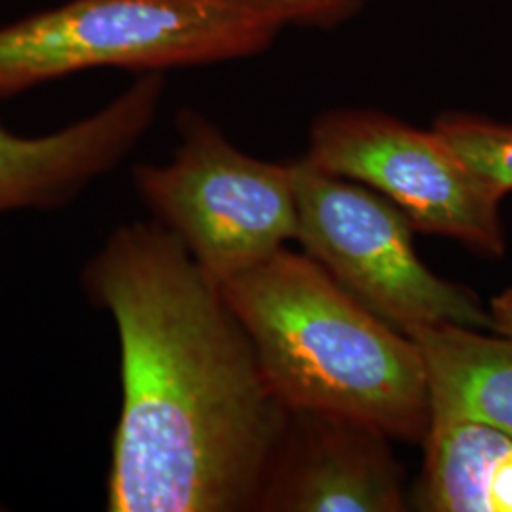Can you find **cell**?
Wrapping results in <instances>:
<instances>
[{"label": "cell", "instance_id": "obj_1", "mask_svg": "<svg viewBox=\"0 0 512 512\" xmlns=\"http://www.w3.org/2000/svg\"><path fill=\"white\" fill-rule=\"evenodd\" d=\"M82 283L118 330L112 512L258 511L289 418L219 281L158 222L110 234Z\"/></svg>", "mask_w": 512, "mask_h": 512}, {"label": "cell", "instance_id": "obj_2", "mask_svg": "<svg viewBox=\"0 0 512 512\" xmlns=\"http://www.w3.org/2000/svg\"><path fill=\"white\" fill-rule=\"evenodd\" d=\"M220 287L289 408L334 412L389 439L425 442L431 393L418 344L317 260L283 247Z\"/></svg>", "mask_w": 512, "mask_h": 512}, {"label": "cell", "instance_id": "obj_3", "mask_svg": "<svg viewBox=\"0 0 512 512\" xmlns=\"http://www.w3.org/2000/svg\"><path fill=\"white\" fill-rule=\"evenodd\" d=\"M296 0H69L0 27V97L92 69L162 73L268 50Z\"/></svg>", "mask_w": 512, "mask_h": 512}, {"label": "cell", "instance_id": "obj_4", "mask_svg": "<svg viewBox=\"0 0 512 512\" xmlns=\"http://www.w3.org/2000/svg\"><path fill=\"white\" fill-rule=\"evenodd\" d=\"M177 129L173 160L133 167V186L207 274L222 283L296 239L293 164L241 152L196 110H183Z\"/></svg>", "mask_w": 512, "mask_h": 512}, {"label": "cell", "instance_id": "obj_5", "mask_svg": "<svg viewBox=\"0 0 512 512\" xmlns=\"http://www.w3.org/2000/svg\"><path fill=\"white\" fill-rule=\"evenodd\" d=\"M296 239L349 294L395 329L458 325L492 330L471 289L433 274L403 211L365 184L293 162Z\"/></svg>", "mask_w": 512, "mask_h": 512}, {"label": "cell", "instance_id": "obj_6", "mask_svg": "<svg viewBox=\"0 0 512 512\" xmlns=\"http://www.w3.org/2000/svg\"><path fill=\"white\" fill-rule=\"evenodd\" d=\"M304 160L380 192L416 232L456 239L488 258L505 255L499 207L507 194L435 128L423 131L378 110H330L313 124Z\"/></svg>", "mask_w": 512, "mask_h": 512}, {"label": "cell", "instance_id": "obj_7", "mask_svg": "<svg viewBox=\"0 0 512 512\" xmlns=\"http://www.w3.org/2000/svg\"><path fill=\"white\" fill-rule=\"evenodd\" d=\"M387 440L366 421L289 408L258 511H406L403 465Z\"/></svg>", "mask_w": 512, "mask_h": 512}, {"label": "cell", "instance_id": "obj_8", "mask_svg": "<svg viewBox=\"0 0 512 512\" xmlns=\"http://www.w3.org/2000/svg\"><path fill=\"white\" fill-rule=\"evenodd\" d=\"M162 73L141 74L109 105L40 137L12 133L0 122V215L59 209L120 164L152 126Z\"/></svg>", "mask_w": 512, "mask_h": 512}, {"label": "cell", "instance_id": "obj_9", "mask_svg": "<svg viewBox=\"0 0 512 512\" xmlns=\"http://www.w3.org/2000/svg\"><path fill=\"white\" fill-rule=\"evenodd\" d=\"M421 351L431 418L484 421L512 435V336L458 325L403 330Z\"/></svg>", "mask_w": 512, "mask_h": 512}, {"label": "cell", "instance_id": "obj_10", "mask_svg": "<svg viewBox=\"0 0 512 512\" xmlns=\"http://www.w3.org/2000/svg\"><path fill=\"white\" fill-rule=\"evenodd\" d=\"M414 505L429 512H512V435L484 421L433 416Z\"/></svg>", "mask_w": 512, "mask_h": 512}, {"label": "cell", "instance_id": "obj_11", "mask_svg": "<svg viewBox=\"0 0 512 512\" xmlns=\"http://www.w3.org/2000/svg\"><path fill=\"white\" fill-rule=\"evenodd\" d=\"M433 128L478 175L501 192H512V124L476 114L448 112L437 118Z\"/></svg>", "mask_w": 512, "mask_h": 512}, {"label": "cell", "instance_id": "obj_12", "mask_svg": "<svg viewBox=\"0 0 512 512\" xmlns=\"http://www.w3.org/2000/svg\"><path fill=\"white\" fill-rule=\"evenodd\" d=\"M310 16V27L334 29L357 16L372 0H296Z\"/></svg>", "mask_w": 512, "mask_h": 512}, {"label": "cell", "instance_id": "obj_13", "mask_svg": "<svg viewBox=\"0 0 512 512\" xmlns=\"http://www.w3.org/2000/svg\"><path fill=\"white\" fill-rule=\"evenodd\" d=\"M492 332L512 336V289L495 296L490 304Z\"/></svg>", "mask_w": 512, "mask_h": 512}]
</instances>
